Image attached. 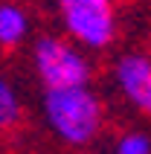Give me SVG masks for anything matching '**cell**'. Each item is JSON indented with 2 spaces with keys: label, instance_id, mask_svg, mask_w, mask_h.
Returning a JSON list of instances; mask_svg holds the SVG:
<instances>
[{
  "label": "cell",
  "instance_id": "6da1fadb",
  "mask_svg": "<svg viewBox=\"0 0 151 154\" xmlns=\"http://www.w3.org/2000/svg\"><path fill=\"white\" fill-rule=\"evenodd\" d=\"M41 113L50 134L70 148L90 146L99 137L102 122H105V105L90 85L44 90Z\"/></svg>",
  "mask_w": 151,
  "mask_h": 154
},
{
  "label": "cell",
  "instance_id": "7a4b0ae2",
  "mask_svg": "<svg viewBox=\"0 0 151 154\" xmlns=\"http://www.w3.org/2000/svg\"><path fill=\"white\" fill-rule=\"evenodd\" d=\"M29 64L41 79L44 90L52 87H84L93 82V61L84 47L61 35H38L29 47Z\"/></svg>",
  "mask_w": 151,
  "mask_h": 154
},
{
  "label": "cell",
  "instance_id": "3957f363",
  "mask_svg": "<svg viewBox=\"0 0 151 154\" xmlns=\"http://www.w3.org/2000/svg\"><path fill=\"white\" fill-rule=\"evenodd\" d=\"M67 38L84 50H105L116 38L113 0H55Z\"/></svg>",
  "mask_w": 151,
  "mask_h": 154
},
{
  "label": "cell",
  "instance_id": "277c9868",
  "mask_svg": "<svg viewBox=\"0 0 151 154\" xmlns=\"http://www.w3.org/2000/svg\"><path fill=\"white\" fill-rule=\"evenodd\" d=\"M113 85L134 111L151 116V55L143 50L122 52L113 61Z\"/></svg>",
  "mask_w": 151,
  "mask_h": 154
},
{
  "label": "cell",
  "instance_id": "5b68a950",
  "mask_svg": "<svg viewBox=\"0 0 151 154\" xmlns=\"http://www.w3.org/2000/svg\"><path fill=\"white\" fill-rule=\"evenodd\" d=\"M32 35V17L23 3L0 0V50H17Z\"/></svg>",
  "mask_w": 151,
  "mask_h": 154
},
{
  "label": "cell",
  "instance_id": "8992f818",
  "mask_svg": "<svg viewBox=\"0 0 151 154\" xmlns=\"http://www.w3.org/2000/svg\"><path fill=\"white\" fill-rule=\"evenodd\" d=\"M23 119V99L17 93L15 82L0 70V134L17 128Z\"/></svg>",
  "mask_w": 151,
  "mask_h": 154
},
{
  "label": "cell",
  "instance_id": "52a82bcc",
  "mask_svg": "<svg viewBox=\"0 0 151 154\" xmlns=\"http://www.w3.org/2000/svg\"><path fill=\"white\" fill-rule=\"evenodd\" d=\"M113 154H151V134L145 131H125L113 143Z\"/></svg>",
  "mask_w": 151,
  "mask_h": 154
}]
</instances>
